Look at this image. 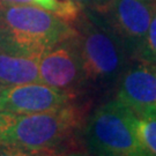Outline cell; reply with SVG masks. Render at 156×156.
<instances>
[{"instance_id": "obj_1", "label": "cell", "mask_w": 156, "mask_h": 156, "mask_svg": "<svg viewBox=\"0 0 156 156\" xmlns=\"http://www.w3.org/2000/svg\"><path fill=\"white\" fill-rule=\"evenodd\" d=\"M72 26L78 36L83 88L101 94L116 89L132 62L123 42L95 9L83 8Z\"/></svg>"}, {"instance_id": "obj_2", "label": "cell", "mask_w": 156, "mask_h": 156, "mask_svg": "<svg viewBox=\"0 0 156 156\" xmlns=\"http://www.w3.org/2000/svg\"><path fill=\"white\" fill-rule=\"evenodd\" d=\"M75 33L72 24L34 4H0V48L28 56Z\"/></svg>"}, {"instance_id": "obj_3", "label": "cell", "mask_w": 156, "mask_h": 156, "mask_svg": "<svg viewBox=\"0 0 156 156\" xmlns=\"http://www.w3.org/2000/svg\"><path fill=\"white\" fill-rule=\"evenodd\" d=\"M82 120V111L74 104L41 113L0 111V142L34 151H55Z\"/></svg>"}, {"instance_id": "obj_4", "label": "cell", "mask_w": 156, "mask_h": 156, "mask_svg": "<svg viewBox=\"0 0 156 156\" xmlns=\"http://www.w3.org/2000/svg\"><path fill=\"white\" fill-rule=\"evenodd\" d=\"M136 113L113 98L96 108L86 125V141L96 156H147L136 129Z\"/></svg>"}, {"instance_id": "obj_5", "label": "cell", "mask_w": 156, "mask_h": 156, "mask_svg": "<svg viewBox=\"0 0 156 156\" xmlns=\"http://www.w3.org/2000/svg\"><path fill=\"white\" fill-rule=\"evenodd\" d=\"M38 75L41 82L73 95L83 89V71L76 30L39 56Z\"/></svg>"}, {"instance_id": "obj_6", "label": "cell", "mask_w": 156, "mask_h": 156, "mask_svg": "<svg viewBox=\"0 0 156 156\" xmlns=\"http://www.w3.org/2000/svg\"><path fill=\"white\" fill-rule=\"evenodd\" d=\"M156 0H110L98 11L134 60L153 17Z\"/></svg>"}, {"instance_id": "obj_7", "label": "cell", "mask_w": 156, "mask_h": 156, "mask_svg": "<svg viewBox=\"0 0 156 156\" xmlns=\"http://www.w3.org/2000/svg\"><path fill=\"white\" fill-rule=\"evenodd\" d=\"M74 97L43 82H28L0 91V111L20 115L55 111L73 104Z\"/></svg>"}, {"instance_id": "obj_8", "label": "cell", "mask_w": 156, "mask_h": 156, "mask_svg": "<svg viewBox=\"0 0 156 156\" xmlns=\"http://www.w3.org/2000/svg\"><path fill=\"white\" fill-rule=\"evenodd\" d=\"M128 65L116 87V98L134 112L156 108V66L138 62Z\"/></svg>"}, {"instance_id": "obj_9", "label": "cell", "mask_w": 156, "mask_h": 156, "mask_svg": "<svg viewBox=\"0 0 156 156\" xmlns=\"http://www.w3.org/2000/svg\"><path fill=\"white\" fill-rule=\"evenodd\" d=\"M39 56H28L0 48V91L17 84L41 82Z\"/></svg>"}, {"instance_id": "obj_10", "label": "cell", "mask_w": 156, "mask_h": 156, "mask_svg": "<svg viewBox=\"0 0 156 156\" xmlns=\"http://www.w3.org/2000/svg\"><path fill=\"white\" fill-rule=\"evenodd\" d=\"M138 117V135L147 156H156V108L135 112Z\"/></svg>"}, {"instance_id": "obj_11", "label": "cell", "mask_w": 156, "mask_h": 156, "mask_svg": "<svg viewBox=\"0 0 156 156\" xmlns=\"http://www.w3.org/2000/svg\"><path fill=\"white\" fill-rule=\"evenodd\" d=\"M33 2L69 24L78 20L83 9L82 6L73 0H33Z\"/></svg>"}, {"instance_id": "obj_12", "label": "cell", "mask_w": 156, "mask_h": 156, "mask_svg": "<svg viewBox=\"0 0 156 156\" xmlns=\"http://www.w3.org/2000/svg\"><path fill=\"white\" fill-rule=\"evenodd\" d=\"M134 60L147 62L156 66V5L148 30L146 33L145 39Z\"/></svg>"}, {"instance_id": "obj_13", "label": "cell", "mask_w": 156, "mask_h": 156, "mask_svg": "<svg viewBox=\"0 0 156 156\" xmlns=\"http://www.w3.org/2000/svg\"><path fill=\"white\" fill-rule=\"evenodd\" d=\"M0 156H56L55 151H34L0 142Z\"/></svg>"}, {"instance_id": "obj_14", "label": "cell", "mask_w": 156, "mask_h": 156, "mask_svg": "<svg viewBox=\"0 0 156 156\" xmlns=\"http://www.w3.org/2000/svg\"><path fill=\"white\" fill-rule=\"evenodd\" d=\"M82 6L83 8H90V9H101L102 7L110 1V0H73Z\"/></svg>"}, {"instance_id": "obj_15", "label": "cell", "mask_w": 156, "mask_h": 156, "mask_svg": "<svg viewBox=\"0 0 156 156\" xmlns=\"http://www.w3.org/2000/svg\"><path fill=\"white\" fill-rule=\"evenodd\" d=\"M0 4H34L33 0H0Z\"/></svg>"}, {"instance_id": "obj_16", "label": "cell", "mask_w": 156, "mask_h": 156, "mask_svg": "<svg viewBox=\"0 0 156 156\" xmlns=\"http://www.w3.org/2000/svg\"><path fill=\"white\" fill-rule=\"evenodd\" d=\"M66 156H87L86 154H82V153H72V154H68Z\"/></svg>"}]
</instances>
